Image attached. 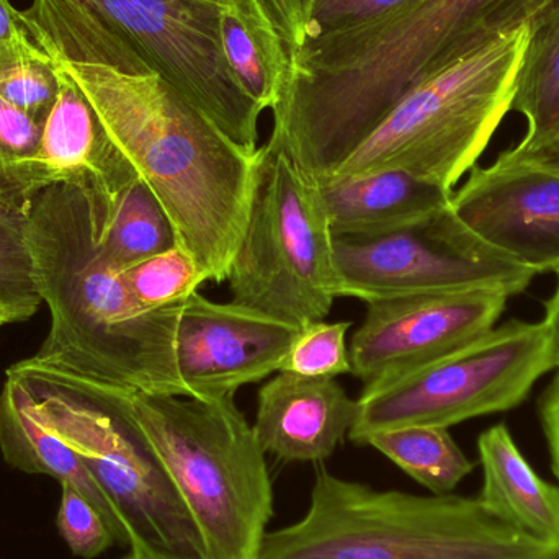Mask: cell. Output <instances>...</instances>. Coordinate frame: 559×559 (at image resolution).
I'll return each mask as SVG.
<instances>
[{
  "instance_id": "cell-3",
  "label": "cell",
  "mask_w": 559,
  "mask_h": 559,
  "mask_svg": "<svg viewBox=\"0 0 559 559\" xmlns=\"http://www.w3.org/2000/svg\"><path fill=\"white\" fill-rule=\"evenodd\" d=\"M75 82L118 150L166 210L206 282L228 280L245 236L258 153L233 143L156 72L52 61Z\"/></svg>"
},
{
  "instance_id": "cell-36",
  "label": "cell",
  "mask_w": 559,
  "mask_h": 559,
  "mask_svg": "<svg viewBox=\"0 0 559 559\" xmlns=\"http://www.w3.org/2000/svg\"><path fill=\"white\" fill-rule=\"evenodd\" d=\"M121 559H140V558L134 557L133 554H128L127 557H123Z\"/></svg>"
},
{
  "instance_id": "cell-37",
  "label": "cell",
  "mask_w": 559,
  "mask_h": 559,
  "mask_svg": "<svg viewBox=\"0 0 559 559\" xmlns=\"http://www.w3.org/2000/svg\"><path fill=\"white\" fill-rule=\"evenodd\" d=\"M551 559H559V551H558V554H557V555H555V557H554V558H551Z\"/></svg>"
},
{
  "instance_id": "cell-29",
  "label": "cell",
  "mask_w": 559,
  "mask_h": 559,
  "mask_svg": "<svg viewBox=\"0 0 559 559\" xmlns=\"http://www.w3.org/2000/svg\"><path fill=\"white\" fill-rule=\"evenodd\" d=\"M26 206L0 202V302L35 314L43 305L26 242Z\"/></svg>"
},
{
  "instance_id": "cell-30",
  "label": "cell",
  "mask_w": 559,
  "mask_h": 559,
  "mask_svg": "<svg viewBox=\"0 0 559 559\" xmlns=\"http://www.w3.org/2000/svg\"><path fill=\"white\" fill-rule=\"evenodd\" d=\"M350 328L352 322L345 321L306 324L296 334L280 371L324 378L352 373L350 354L345 342Z\"/></svg>"
},
{
  "instance_id": "cell-34",
  "label": "cell",
  "mask_w": 559,
  "mask_h": 559,
  "mask_svg": "<svg viewBox=\"0 0 559 559\" xmlns=\"http://www.w3.org/2000/svg\"><path fill=\"white\" fill-rule=\"evenodd\" d=\"M29 38L23 26L20 10L15 9L9 0H0V41Z\"/></svg>"
},
{
  "instance_id": "cell-24",
  "label": "cell",
  "mask_w": 559,
  "mask_h": 559,
  "mask_svg": "<svg viewBox=\"0 0 559 559\" xmlns=\"http://www.w3.org/2000/svg\"><path fill=\"white\" fill-rule=\"evenodd\" d=\"M417 0H255L285 58L338 33L386 19Z\"/></svg>"
},
{
  "instance_id": "cell-9",
  "label": "cell",
  "mask_w": 559,
  "mask_h": 559,
  "mask_svg": "<svg viewBox=\"0 0 559 559\" xmlns=\"http://www.w3.org/2000/svg\"><path fill=\"white\" fill-rule=\"evenodd\" d=\"M550 370L544 324L512 319L424 367L364 388L348 439L364 445L384 430L450 429L514 409Z\"/></svg>"
},
{
  "instance_id": "cell-16",
  "label": "cell",
  "mask_w": 559,
  "mask_h": 559,
  "mask_svg": "<svg viewBox=\"0 0 559 559\" xmlns=\"http://www.w3.org/2000/svg\"><path fill=\"white\" fill-rule=\"evenodd\" d=\"M358 416L335 378L280 371L258 394L254 432L265 453L283 462H322L348 437Z\"/></svg>"
},
{
  "instance_id": "cell-27",
  "label": "cell",
  "mask_w": 559,
  "mask_h": 559,
  "mask_svg": "<svg viewBox=\"0 0 559 559\" xmlns=\"http://www.w3.org/2000/svg\"><path fill=\"white\" fill-rule=\"evenodd\" d=\"M121 277L134 301L147 311L186 301L206 282L195 259L180 246L123 269Z\"/></svg>"
},
{
  "instance_id": "cell-2",
  "label": "cell",
  "mask_w": 559,
  "mask_h": 559,
  "mask_svg": "<svg viewBox=\"0 0 559 559\" xmlns=\"http://www.w3.org/2000/svg\"><path fill=\"white\" fill-rule=\"evenodd\" d=\"M26 242L51 328L33 361L146 394L189 396L177 368L180 306L141 308L107 258L91 193L52 183L26 205Z\"/></svg>"
},
{
  "instance_id": "cell-32",
  "label": "cell",
  "mask_w": 559,
  "mask_h": 559,
  "mask_svg": "<svg viewBox=\"0 0 559 559\" xmlns=\"http://www.w3.org/2000/svg\"><path fill=\"white\" fill-rule=\"evenodd\" d=\"M538 411H540L542 429L550 450L551 468L559 485V373L542 394Z\"/></svg>"
},
{
  "instance_id": "cell-8",
  "label": "cell",
  "mask_w": 559,
  "mask_h": 559,
  "mask_svg": "<svg viewBox=\"0 0 559 559\" xmlns=\"http://www.w3.org/2000/svg\"><path fill=\"white\" fill-rule=\"evenodd\" d=\"M233 301L301 329L337 296L334 236L318 182L280 147H259L245 236L228 275Z\"/></svg>"
},
{
  "instance_id": "cell-17",
  "label": "cell",
  "mask_w": 559,
  "mask_h": 559,
  "mask_svg": "<svg viewBox=\"0 0 559 559\" xmlns=\"http://www.w3.org/2000/svg\"><path fill=\"white\" fill-rule=\"evenodd\" d=\"M334 238H370L416 225L452 203L453 190L403 170L316 179Z\"/></svg>"
},
{
  "instance_id": "cell-21",
  "label": "cell",
  "mask_w": 559,
  "mask_h": 559,
  "mask_svg": "<svg viewBox=\"0 0 559 559\" xmlns=\"http://www.w3.org/2000/svg\"><path fill=\"white\" fill-rule=\"evenodd\" d=\"M512 110L527 118V134L515 150H559V0L531 22Z\"/></svg>"
},
{
  "instance_id": "cell-4",
  "label": "cell",
  "mask_w": 559,
  "mask_h": 559,
  "mask_svg": "<svg viewBox=\"0 0 559 559\" xmlns=\"http://www.w3.org/2000/svg\"><path fill=\"white\" fill-rule=\"evenodd\" d=\"M478 498L380 491L321 469L305 518L267 532L258 559H551Z\"/></svg>"
},
{
  "instance_id": "cell-7",
  "label": "cell",
  "mask_w": 559,
  "mask_h": 559,
  "mask_svg": "<svg viewBox=\"0 0 559 559\" xmlns=\"http://www.w3.org/2000/svg\"><path fill=\"white\" fill-rule=\"evenodd\" d=\"M528 35L506 29L414 85L331 176L403 170L453 190L512 110Z\"/></svg>"
},
{
  "instance_id": "cell-23",
  "label": "cell",
  "mask_w": 559,
  "mask_h": 559,
  "mask_svg": "<svg viewBox=\"0 0 559 559\" xmlns=\"http://www.w3.org/2000/svg\"><path fill=\"white\" fill-rule=\"evenodd\" d=\"M219 25L223 51L233 74L262 110H272L286 72L285 52L274 29L255 0H226Z\"/></svg>"
},
{
  "instance_id": "cell-15",
  "label": "cell",
  "mask_w": 559,
  "mask_h": 559,
  "mask_svg": "<svg viewBox=\"0 0 559 559\" xmlns=\"http://www.w3.org/2000/svg\"><path fill=\"white\" fill-rule=\"evenodd\" d=\"M58 75V97L43 123L33 159L35 195L52 183H71L115 199L140 176L108 136L81 88L59 68Z\"/></svg>"
},
{
  "instance_id": "cell-35",
  "label": "cell",
  "mask_w": 559,
  "mask_h": 559,
  "mask_svg": "<svg viewBox=\"0 0 559 559\" xmlns=\"http://www.w3.org/2000/svg\"><path fill=\"white\" fill-rule=\"evenodd\" d=\"M32 316L33 312L19 308V306L0 302V325L10 324V322L26 321V319L32 318Z\"/></svg>"
},
{
  "instance_id": "cell-22",
  "label": "cell",
  "mask_w": 559,
  "mask_h": 559,
  "mask_svg": "<svg viewBox=\"0 0 559 559\" xmlns=\"http://www.w3.org/2000/svg\"><path fill=\"white\" fill-rule=\"evenodd\" d=\"M87 192L102 248L120 271L179 246L166 210L140 177L111 200Z\"/></svg>"
},
{
  "instance_id": "cell-28",
  "label": "cell",
  "mask_w": 559,
  "mask_h": 559,
  "mask_svg": "<svg viewBox=\"0 0 559 559\" xmlns=\"http://www.w3.org/2000/svg\"><path fill=\"white\" fill-rule=\"evenodd\" d=\"M43 124L0 97V202L28 205Z\"/></svg>"
},
{
  "instance_id": "cell-19",
  "label": "cell",
  "mask_w": 559,
  "mask_h": 559,
  "mask_svg": "<svg viewBox=\"0 0 559 559\" xmlns=\"http://www.w3.org/2000/svg\"><path fill=\"white\" fill-rule=\"evenodd\" d=\"M0 453L7 465L19 472L51 476L59 485L74 486L102 512L117 544L127 547L123 528L107 496L81 459L39 423L29 407L28 390L9 371L0 391Z\"/></svg>"
},
{
  "instance_id": "cell-6",
  "label": "cell",
  "mask_w": 559,
  "mask_h": 559,
  "mask_svg": "<svg viewBox=\"0 0 559 559\" xmlns=\"http://www.w3.org/2000/svg\"><path fill=\"white\" fill-rule=\"evenodd\" d=\"M28 390L29 407L84 463L140 559H209L202 537L146 437L110 384L38 364L9 368Z\"/></svg>"
},
{
  "instance_id": "cell-18",
  "label": "cell",
  "mask_w": 559,
  "mask_h": 559,
  "mask_svg": "<svg viewBox=\"0 0 559 559\" xmlns=\"http://www.w3.org/2000/svg\"><path fill=\"white\" fill-rule=\"evenodd\" d=\"M483 488L478 499L491 514L522 534L559 548V485L545 481L527 462L508 427L478 439Z\"/></svg>"
},
{
  "instance_id": "cell-25",
  "label": "cell",
  "mask_w": 559,
  "mask_h": 559,
  "mask_svg": "<svg viewBox=\"0 0 559 559\" xmlns=\"http://www.w3.org/2000/svg\"><path fill=\"white\" fill-rule=\"evenodd\" d=\"M364 445L373 447L430 495H452L475 469L445 427L384 430L368 437Z\"/></svg>"
},
{
  "instance_id": "cell-13",
  "label": "cell",
  "mask_w": 559,
  "mask_h": 559,
  "mask_svg": "<svg viewBox=\"0 0 559 559\" xmlns=\"http://www.w3.org/2000/svg\"><path fill=\"white\" fill-rule=\"evenodd\" d=\"M508 299L466 289L368 302L348 345L352 373L368 388L424 367L496 328Z\"/></svg>"
},
{
  "instance_id": "cell-10",
  "label": "cell",
  "mask_w": 559,
  "mask_h": 559,
  "mask_svg": "<svg viewBox=\"0 0 559 559\" xmlns=\"http://www.w3.org/2000/svg\"><path fill=\"white\" fill-rule=\"evenodd\" d=\"M233 143L258 153L262 108L225 58L226 0H78Z\"/></svg>"
},
{
  "instance_id": "cell-12",
  "label": "cell",
  "mask_w": 559,
  "mask_h": 559,
  "mask_svg": "<svg viewBox=\"0 0 559 559\" xmlns=\"http://www.w3.org/2000/svg\"><path fill=\"white\" fill-rule=\"evenodd\" d=\"M452 209L479 238L535 274L559 269V150H511L475 166Z\"/></svg>"
},
{
  "instance_id": "cell-1",
  "label": "cell",
  "mask_w": 559,
  "mask_h": 559,
  "mask_svg": "<svg viewBox=\"0 0 559 559\" xmlns=\"http://www.w3.org/2000/svg\"><path fill=\"white\" fill-rule=\"evenodd\" d=\"M558 0H417L286 59L271 140L308 176H331L424 79Z\"/></svg>"
},
{
  "instance_id": "cell-33",
  "label": "cell",
  "mask_w": 559,
  "mask_h": 559,
  "mask_svg": "<svg viewBox=\"0 0 559 559\" xmlns=\"http://www.w3.org/2000/svg\"><path fill=\"white\" fill-rule=\"evenodd\" d=\"M555 274H557V288H555L554 296L548 299L547 312H545L542 324H544L545 334H547L551 367L559 370V269Z\"/></svg>"
},
{
  "instance_id": "cell-5",
  "label": "cell",
  "mask_w": 559,
  "mask_h": 559,
  "mask_svg": "<svg viewBox=\"0 0 559 559\" xmlns=\"http://www.w3.org/2000/svg\"><path fill=\"white\" fill-rule=\"evenodd\" d=\"M110 388L166 468L206 557L258 559L274 515V489L267 453L235 397L205 401Z\"/></svg>"
},
{
  "instance_id": "cell-14",
  "label": "cell",
  "mask_w": 559,
  "mask_h": 559,
  "mask_svg": "<svg viewBox=\"0 0 559 559\" xmlns=\"http://www.w3.org/2000/svg\"><path fill=\"white\" fill-rule=\"evenodd\" d=\"M298 332L259 309L192 293L180 306L176 338L189 397H235L239 388L278 373Z\"/></svg>"
},
{
  "instance_id": "cell-26",
  "label": "cell",
  "mask_w": 559,
  "mask_h": 559,
  "mask_svg": "<svg viewBox=\"0 0 559 559\" xmlns=\"http://www.w3.org/2000/svg\"><path fill=\"white\" fill-rule=\"evenodd\" d=\"M59 92L58 68L29 38L0 41V97L45 123Z\"/></svg>"
},
{
  "instance_id": "cell-11",
  "label": "cell",
  "mask_w": 559,
  "mask_h": 559,
  "mask_svg": "<svg viewBox=\"0 0 559 559\" xmlns=\"http://www.w3.org/2000/svg\"><path fill=\"white\" fill-rule=\"evenodd\" d=\"M337 296L373 302L426 293L525 292L535 272L491 248L450 203L429 218L370 238H334Z\"/></svg>"
},
{
  "instance_id": "cell-20",
  "label": "cell",
  "mask_w": 559,
  "mask_h": 559,
  "mask_svg": "<svg viewBox=\"0 0 559 559\" xmlns=\"http://www.w3.org/2000/svg\"><path fill=\"white\" fill-rule=\"evenodd\" d=\"M29 39L51 61L150 74L143 59L78 0H32L20 10Z\"/></svg>"
},
{
  "instance_id": "cell-31",
  "label": "cell",
  "mask_w": 559,
  "mask_h": 559,
  "mask_svg": "<svg viewBox=\"0 0 559 559\" xmlns=\"http://www.w3.org/2000/svg\"><path fill=\"white\" fill-rule=\"evenodd\" d=\"M56 525L69 550L79 558L100 557L117 544L102 512L71 485H61Z\"/></svg>"
}]
</instances>
